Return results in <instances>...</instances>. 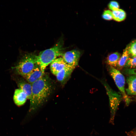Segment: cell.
<instances>
[{
  "mask_svg": "<svg viewBox=\"0 0 136 136\" xmlns=\"http://www.w3.org/2000/svg\"><path fill=\"white\" fill-rule=\"evenodd\" d=\"M32 84V94L30 99V111H33L41 105L50 95L52 84L48 76L45 74Z\"/></svg>",
  "mask_w": 136,
  "mask_h": 136,
  "instance_id": "cell-1",
  "label": "cell"
},
{
  "mask_svg": "<svg viewBox=\"0 0 136 136\" xmlns=\"http://www.w3.org/2000/svg\"><path fill=\"white\" fill-rule=\"evenodd\" d=\"M64 41L61 38L52 47L41 51L37 55V64L44 72L47 66L54 60L63 54Z\"/></svg>",
  "mask_w": 136,
  "mask_h": 136,
  "instance_id": "cell-2",
  "label": "cell"
},
{
  "mask_svg": "<svg viewBox=\"0 0 136 136\" xmlns=\"http://www.w3.org/2000/svg\"><path fill=\"white\" fill-rule=\"evenodd\" d=\"M37 64V55L28 53L24 55L13 68L17 73L24 77L28 74Z\"/></svg>",
  "mask_w": 136,
  "mask_h": 136,
  "instance_id": "cell-3",
  "label": "cell"
},
{
  "mask_svg": "<svg viewBox=\"0 0 136 136\" xmlns=\"http://www.w3.org/2000/svg\"><path fill=\"white\" fill-rule=\"evenodd\" d=\"M109 70L110 75L120 91L126 104L128 105L131 100L127 95L125 90V80L124 76L119 70L115 67L110 66Z\"/></svg>",
  "mask_w": 136,
  "mask_h": 136,
  "instance_id": "cell-4",
  "label": "cell"
},
{
  "mask_svg": "<svg viewBox=\"0 0 136 136\" xmlns=\"http://www.w3.org/2000/svg\"><path fill=\"white\" fill-rule=\"evenodd\" d=\"M103 83L109 97L111 113V121L112 123L117 109L122 100V97L121 94L113 90L106 82H103Z\"/></svg>",
  "mask_w": 136,
  "mask_h": 136,
  "instance_id": "cell-5",
  "label": "cell"
},
{
  "mask_svg": "<svg viewBox=\"0 0 136 136\" xmlns=\"http://www.w3.org/2000/svg\"><path fill=\"white\" fill-rule=\"evenodd\" d=\"M80 56L79 51L74 50L63 53L61 56L67 64L76 67L78 64Z\"/></svg>",
  "mask_w": 136,
  "mask_h": 136,
  "instance_id": "cell-6",
  "label": "cell"
},
{
  "mask_svg": "<svg viewBox=\"0 0 136 136\" xmlns=\"http://www.w3.org/2000/svg\"><path fill=\"white\" fill-rule=\"evenodd\" d=\"M42 71L40 65L37 64L33 69L24 77L28 82L32 84L42 77L45 74Z\"/></svg>",
  "mask_w": 136,
  "mask_h": 136,
  "instance_id": "cell-7",
  "label": "cell"
},
{
  "mask_svg": "<svg viewBox=\"0 0 136 136\" xmlns=\"http://www.w3.org/2000/svg\"><path fill=\"white\" fill-rule=\"evenodd\" d=\"M75 67L67 65L56 75L58 81L64 85L68 80Z\"/></svg>",
  "mask_w": 136,
  "mask_h": 136,
  "instance_id": "cell-8",
  "label": "cell"
},
{
  "mask_svg": "<svg viewBox=\"0 0 136 136\" xmlns=\"http://www.w3.org/2000/svg\"><path fill=\"white\" fill-rule=\"evenodd\" d=\"M67 65L62 57L57 58L50 63L51 71L53 75L56 76Z\"/></svg>",
  "mask_w": 136,
  "mask_h": 136,
  "instance_id": "cell-9",
  "label": "cell"
},
{
  "mask_svg": "<svg viewBox=\"0 0 136 136\" xmlns=\"http://www.w3.org/2000/svg\"><path fill=\"white\" fill-rule=\"evenodd\" d=\"M128 87L125 91L128 95H136V75H129L126 79Z\"/></svg>",
  "mask_w": 136,
  "mask_h": 136,
  "instance_id": "cell-10",
  "label": "cell"
},
{
  "mask_svg": "<svg viewBox=\"0 0 136 136\" xmlns=\"http://www.w3.org/2000/svg\"><path fill=\"white\" fill-rule=\"evenodd\" d=\"M27 99L26 94L20 89H17L15 90L13 100L15 104L20 106L23 105Z\"/></svg>",
  "mask_w": 136,
  "mask_h": 136,
  "instance_id": "cell-11",
  "label": "cell"
},
{
  "mask_svg": "<svg viewBox=\"0 0 136 136\" xmlns=\"http://www.w3.org/2000/svg\"><path fill=\"white\" fill-rule=\"evenodd\" d=\"M17 82L19 89L23 91L27 95V99H30L32 94V84L22 79L18 80Z\"/></svg>",
  "mask_w": 136,
  "mask_h": 136,
  "instance_id": "cell-12",
  "label": "cell"
},
{
  "mask_svg": "<svg viewBox=\"0 0 136 136\" xmlns=\"http://www.w3.org/2000/svg\"><path fill=\"white\" fill-rule=\"evenodd\" d=\"M120 56V54L118 52L110 54L107 58V63L110 65V66L114 67L117 66Z\"/></svg>",
  "mask_w": 136,
  "mask_h": 136,
  "instance_id": "cell-13",
  "label": "cell"
},
{
  "mask_svg": "<svg viewBox=\"0 0 136 136\" xmlns=\"http://www.w3.org/2000/svg\"><path fill=\"white\" fill-rule=\"evenodd\" d=\"M129 55L127 46L124 50L123 54L118 62L117 66L119 69H121L124 67L127 60L129 58Z\"/></svg>",
  "mask_w": 136,
  "mask_h": 136,
  "instance_id": "cell-14",
  "label": "cell"
},
{
  "mask_svg": "<svg viewBox=\"0 0 136 136\" xmlns=\"http://www.w3.org/2000/svg\"><path fill=\"white\" fill-rule=\"evenodd\" d=\"M113 19L117 21H121L125 18L126 14L125 12L123 10L118 9L112 12Z\"/></svg>",
  "mask_w": 136,
  "mask_h": 136,
  "instance_id": "cell-15",
  "label": "cell"
},
{
  "mask_svg": "<svg viewBox=\"0 0 136 136\" xmlns=\"http://www.w3.org/2000/svg\"><path fill=\"white\" fill-rule=\"evenodd\" d=\"M129 55L132 57H136V40L127 46Z\"/></svg>",
  "mask_w": 136,
  "mask_h": 136,
  "instance_id": "cell-16",
  "label": "cell"
},
{
  "mask_svg": "<svg viewBox=\"0 0 136 136\" xmlns=\"http://www.w3.org/2000/svg\"><path fill=\"white\" fill-rule=\"evenodd\" d=\"M124 67L128 69L136 68V57L129 58Z\"/></svg>",
  "mask_w": 136,
  "mask_h": 136,
  "instance_id": "cell-17",
  "label": "cell"
},
{
  "mask_svg": "<svg viewBox=\"0 0 136 136\" xmlns=\"http://www.w3.org/2000/svg\"><path fill=\"white\" fill-rule=\"evenodd\" d=\"M102 17L105 20H110L113 19L112 12L109 10H106L103 12Z\"/></svg>",
  "mask_w": 136,
  "mask_h": 136,
  "instance_id": "cell-18",
  "label": "cell"
},
{
  "mask_svg": "<svg viewBox=\"0 0 136 136\" xmlns=\"http://www.w3.org/2000/svg\"><path fill=\"white\" fill-rule=\"evenodd\" d=\"M109 7L110 10L114 11L119 9V5L117 2L113 1L109 3Z\"/></svg>",
  "mask_w": 136,
  "mask_h": 136,
  "instance_id": "cell-19",
  "label": "cell"
},
{
  "mask_svg": "<svg viewBox=\"0 0 136 136\" xmlns=\"http://www.w3.org/2000/svg\"><path fill=\"white\" fill-rule=\"evenodd\" d=\"M134 135H136V131L135 132V134Z\"/></svg>",
  "mask_w": 136,
  "mask_h": 136,
  "instance_id": "cell-20",
  "label": "cell"
},
{
  "mask_svg": "<svg viewBox=\"0 0 136 136\" xmlns=\"http://www.w3.org/2000/svg\"><path fill=\"white\" fill-rule=\"evenodd\" d=\"M133 136H136V135H134Z\"/></svg>",
  "mask_w": 136,
  "mask_h": 136,
  "instance_id": "cell-21",
  "label": "cell"
}]
</instances>
